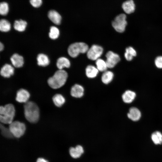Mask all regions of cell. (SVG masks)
<instances>
[{
  "label": "cell",
  "instance_id": "obj_1",
  "mask_svg": "<svg viewBox=\"0 0 162 162\" xmlns=\"http://www.w3.org/2000/svg\"><path fill=\"white\" fill-rule=\"evenodd\" d=\"M24 113L26 119L31 123L38 122L40 112L37 105L32 101H28L24 105Z\"/></svg>",
  "mask_w": 162,
  "mask_h": 162
},
{
  "label": "cell",
  "instance_id": "obj_2",
  "mask_svg": "<svg viewBox=\"0 0 162 162\" xmlns=\"http://www.w3.org/2000/svg\"><path fill=\"white\" fill-rule=\"evenodd\" d=\"M68 74L64 70H59L54 75L49 78L47 82L49 85L52 88L56 89L63 86L65 83Z\"/></svg>",
  "mask_w": 162,
  "mask_h": 162
},
{
  "label": "cell",
  "instance_id": "obj_3",
  "mask_svg": "<svg viewBox=\"0 0 162 162\" xmlns=\"http://www.w3.org/2000/svg\"><path fill=\"white\" fill-rule=\"evenodd\" d=\"M15 109L12 104H8L0 107V120L2 123L10 124L13 122Z\"/></svg>",
  "mask_w": 162,
  "mask_h": 162
},
{
  "label": "cell",
  "instance_id": "obj_4",
  "mask_svg": "<svg viewBox=\"0 0 162 162\" xmlns=\"http://www.w3.org/2000/svg\"><path fill=\"white\" fill-rule=\"evenodd\" d=\"M89 47L86 44L82 42H76L70 44L68 48L69 55L72 57H77L80 53L87 52Z\"/></svg>",
  "mask_w": 162,
  "mask_h": 162
},
{
  "label": "cell",
  "instance_id": "obj_5",
  "mask_svg": "<svg viewBox=\"0 0 162 162\" xmlns=\"http://www.w3.org/2000/svg\"><path fill=\"white\" fill-rule=\"evenodd\" d=\"M9 128L13 136L16 138L22 136L26 130L25 124L18 121H13L9 124Z\"/></svg>",
  "mask_w": 162,
  "mask_h": 162
},
{
  "label": "cell",
  "instance_id": "obj_6",
  "mask_svg": "<svg viewBox=\"0 0 162 162\" xmlns=\"http://www.w3.org/2000/svg\"><path fill=\"white\" fill-rule=\"evenodd\" d=\"M126 15L124 14H121L117 15L112 22V26L118 32L122 33L125 29L127 24Z\"/></svg>",
  "mask_w": 162,
  "mask_h": 162
},
{
  "label": "cell",
  "instance_id": "obj_7",
  "mask_svg": "<svg viewBox=\"0 0 162 162\" xmlns=\"http://www.w3.org/2000/svg\"><path fill=\"white\" fill-rule=\"evenodd\" d=\"M103 52V49L100 46L93 45L89 48L87 52L88 58L92 60H96L100 58Z\"/></svg>",
  "mask_w": 162,
  "mask_h": 162
},
{
  "label": "cell",
  "instance_id": "obj_8",
  "mask_svg": "<svg viewBox=\"0 0 162 162\" xmlns=\"http://www.w3.org/2000/svg\"><path fill=\"white\" fill-rule=\"evenodd\" d=\"M106 62L109 68H111L114 67L120 60L119 55L112 51L108 52L106 54Z\"/></svg>",
  "mask_w": 162,
  "mask_h": 162
},
{
  "label": "cell",
  "instance_id": "obj_9",
  "mask_svg": "<svg viewBox=\"0 0 162 162\" xmlns=\"http://www.w3.org/2000/svg\"><path fill=\"white\" fill-rule=\"evenodd\" d=\"M30 96L29 92L27 90L21 88L17 92L16 100L18 102L26 103L28 102Z\"/></svg>",
  "mask_w": 162,
  "mask_h": 162
},
{
  "label": "cell",
  "instance_id": "obj_10",
  "mask_svg": "<svg viewBox=\"0 0 162 162\" xmlns=\"http://www.w3.org/2000/svg\"><path fill=\"white\" fill-rule=\"evenodd\" d=\"M122 8L125 13L130 14L135 11L136 5L133 0H127L123 3Z\"/></svg>",
  "mask_w": 162,
  "mask_h": 162
},
{
  "label": "cell",
  "instance_id": "obj_11",
  "mask_svg": "<svg viewBox=\"0 0 162 162\" xmlns=\"http://www.w3.org/2000/svg\"><path fill=\"white\" fill-rule=\"evenodd\" d=\"M84 92V88L81 86L76 84L71 88L70 94L71 95L74 97L80 98L83 95Z\"/></svg>",
  "mask_w": 162,
  "mask_h": 162
},
{
  "label": "cell",
  "instance_id": "obj_12",
  "mask_svg": "<svg viewBox=\"0 0 162 162\" xmlns=\"http://www.w3.org/2000/svg\"><path fill=\"white\" fill-rule=\"evenodd\" d=\"M14 73V69L10 64H6L1 68L0 71L1 75L5 78H9Z\"/></svg>",
  "mask_w": 162,
  "mask_h": 162
},
{
  "label": "cell",
  "instance_id": "obj_13",
  "mask_svg": "<svg viewBox=\"0 0 162 162\" xmlns=\"http://www.w3.org/2000/svg\"><path fill=\"white\" fill-rule=\"evenodd\" d=\"M127 116L131 120L136 121L139 120L141 117V113L140 110L135 107H132L129 110Z\"/></svg>",
  "mask_w": 162,
  "mask_h": 162
},
{
  "label": "cell",
  "instance_id": "obj_14",
  "mask_svg": "<svg viewBox=\"0 0 162 162\" xmlns=\"http://www.w3.org/2000/svg\"><path fill=\"white\" fill-rule=\"evenodd\" d=\"M10 60L13 65L16 68L22 67L24 63L23 57L17 53L13 55L10 58Z\"/></svg>",
  "mask_w": 162,
  "mask_h": 162
},
{
  "label": "cell",
  "instance_id": "obj_15",
  "mask_svg": "<svg viewBox=\"0 0 162 162\" xmlns=\"http://www.w3.org/2000/svg\"><path fill=\"white\" fill-rule=\"evenodd\" d=\"M49 19L54 24L58 25L61 22L62 17L60 14L55 10H51L48 13Z\"/></svg>",
  "mask_w": 162,
  "mask_h": 162
},
{
  "label": "cell",
  "instance_id": "obj_16",
  "mask_svg": "<svg viewBox=\"0 0 162 162\" xmlns=\"http://www.w3.org/2000/svg\"><path fill=\"white\" fill-rule=\"evenodd\" d=\"M136 96L135 93L132 91H126L122 95V99L123 101L126 103H130L134 99Z\"/></svg>",
  "mask_w": 162,
  "mask_h": 162
},
{
  "label": "cell",
  "instance_id": "obj_17",
  "mask_svg": "<svg viewBox=\"0 0 162 162\" xmlns=\"http://www.w3.org/2000/svg\"><path fill=\"white\" fill-rule=\"evenodd\" d=\"M70 61L64 57L58 58L57 61L56 66L59 70H62L64 68H68L70 66Z\"/></svg>",
  "mask_w": 162,
  "mask_h": 162
},
{
  "label": "cell",
  "instance_id": "obj_18",
  "mask_svg": "<svg viewBox=\"0 0 162 162\" xmlns=\"http://www.w3.org/2000/svg\"><path fill=\"white\" fill-rule=\"evenodd\" d=\"M98 71L97 68L92 65H88L86 69V75L89 78H94L96 77Z\"/></svg>",
  "mask_w": 162,
  "mask_h": 162
},
{
  "label": "cell",
  "instance_id": "obj_19",
  "mask_svg": "<svg viewBox=\"0 0 162 162\" xmlns=\"http://www.w3.org/2000/svg\"><path fill=\"white\" fill-rule=\"evenodd\" d=\"M37 59L38 64L39 66L45 67L49 64V59L48 57L44 54H38Z\"/></svg>",
  "mask_w": 162,
  "mask_h": 162
},
{
  "label": "cell",
  "instance_id": "obj_20",
  "mask_svg": "<svg viewBox=\"0 0 162 162\" xmlns=\"http://www.w3.org/2000/svg\"><path fill=\"white\" fill-rule=\"evenodd\" d=\"M136 50L132 47L129 46L126 49L124 56L127 60L130 61L136 55Z\"/></svg>",
  "mask_w": 162,
  "mask_h": 162
},
{
  "label": "cell",
  "instance_id": "obj_21",
  "mask_svg": "<svg viewBox=\"0 0 162 162\" xmlns=\"http://www.w3.org/2000/svg\"><path fill=\"white\" fill-rule=\"evenodd\" d=\"M27 22L22 20H16L14 23V27L16 30L20 32L24 31L26 29Z\"/></svg>",
  "mask_w": 162,
  "mask_h": 162
},
{
  "label": "cell",
  "instance_id": "obj_22",
  "mask_svg": "<svg viewBox=\"0 0 162 162\" xmlns=\"http://www.w3.org/2000/svg\"><path fill=\"white\" fill-rule=\"evenodd\" d=\"M114 76L113 73L110 71L104 72L101 76V80L103 83L108 84L112 80Z\"/></svg>",
  "mask_w": 162,
  "mask_h": 162
},
{
  "label": "cell",
  "instance_id": "obj_23",
  "mask_svg": "<svg viewBox=\"0 0 162 162\" xmlns=\"http://www.w3.org/2000/svg\"><path fill=\"white\" fill-rule=\"evenodd\" d=\"M151 139L155 145L162 144V134L160 131H157L154 132L151 135Z\"/></svg>",
  "mask_w": 162,
  "mask_h": 162
},
{
  "label": "cell",
  "instance_id": "obj_24",
  "mask_svg": "<svg viewBox=\"0 0 162 162\" xmlns=\"http://www.w3.org/2000/svg\"><path fill=\"white\" fill-rule=\"evenodd\" d=\"M52 100L54 104L57 106L60 107L65 103V99L61 94H56L52 97Z\"/></svg>",
  "mask_w": 162,
  "mask_h": 162
},
{
  "label": "cell",
  "instance_id": "obj_25",
  "mask_svg": "<svg viewBox=\"0 0 162 162\" xmlns=\"http://www.w3.org/2000/svg\"><path fill=\"white\" fill-rule=\"evenodd\" d=\"M95 64L99 71L104 72L106 71L108 68L106 62L101 58H99L97 60Z\"/></svg>",
  "mask_w": 162,
  "mask_h": 162
},
{
  "label": "cell",
  "instance_id": "obj_26",
  "mask_svg": "<svg viewBox=\"0 0 162 162\" xmlns=\"http://www.w3.org/2000/svg\"><path fill=\"white\" fill-rule=\"evenodd\" d=\"M11 28L10 23L5 19H2L0 22V29L2 32H7Z\"/></svg>",
  "mask_w": 162,
  "mask_h": 162
},
{
  "label": "cell",
  "instance_id": "obj_27",
  "mask_svg": "<svg viewBox=\"0 0 162 162\" xmlns=\"http://www.w3.org/2000/svg\"><path fill=\"white\" fill-rule=\"evenodd\" d=\"M59 35V31L56 27L52 26L50 28L49 33L50 38L52 39H57Z\"/></svg>",
  "mask_w": 162,
  "mask_h": 162
},
{
  "label": "cell",
  "instance_id": "obj_28",
  "mask_svg": "<svg viewBox=\"0 0 162 162\" xmlns=\"http://www.w3.org/2000/svg\"><path fill=\"white\" fill-rule=\"evenodd\" d=\"M0 129L2 135L7 137L12 138L13 136L9 128H7L0 124Z\"/></svg>",
  "mask_w": 162,
  "mask_h": 162
},
{
  "label": "cell",
  "instance_id": "obj_29",
  "mask_svg": "<svg viewBox=\"0 0 162 162\" xmlns=\"http://www.w3.org/2000/svg\"><path fill=\"white\" fill-rule=\"evenodd\" d=\"M9 8L8 4L5 2H2L0 4V14L1 15L5 16L8 12Z\"/></svg>",
  "mask_w": 162,
  "mask_h": 162
},
{
  "label": "cell",
  "instance_id": "obj_30",
  "mask_svg": "<svg viewBox=\"0 0 162 162\" xmlns=\"http://www.w3.org/2000/svg\"><path fill=\"white\" fill-rule=\"evenodd\" d=\"M69 153L72 157L74 158H80L82 155L77 150L75 147H71L69 149Z\"/></svg>",
  "mask_w": 162,
  "mask_h": 162
},
{
  "label": "cell",
  "instance_id": "obj_31",
  "mask_svg": "<svg viewBox=\"0 0 162 162\" xmlns=\"http://www.w3.org/2000/svg\"><path fill=\"white\" fill-rule=\"evenodd\" d=\"M154 64L156 67L160 69L162 68V56L157 57L154 60Z\"/></svg>",
  "mask_w": 162,
  "mask_h": 162
},
{
  "label": "cell",
  "instance_id": "obj_32",
  "mask_svg": "<svg viewBox=\"0 0 162 162\" xmlns=\"http://www.w3.org/2000/svg\"><path fill=\"white\" fill-rule=\"evenodd\" d=\"M31 4L35 8H38L41 4L42 0H30Z\"/></svg>",
  "mask_w": 162,
  "mask_h": 162
},
{
  "label": "cell",
  "instance_id": "obj_33",
  "mask_svg": "<svg viewBox=\"0 0 162 162\" xmlns=\"http://www.w3.org/2000/svg\"><path fill=\"white\" fill-rule=\"evenodd\" d=\"M78 152L81 154L84 152V151L83 148L82 146L80 145H77L75 147Z\"/></svg>",
  "mask_w": 162,
  "mask_h": 162
},
{
  "label": "cell",
  "instance_id": "obj_34",
  "mask_svg": "<svg viewBox=\"0 0 162 162\" xmlns=\"http://www.w3.org/2000/svg\"><path fill=\"white\" fill-rule=\"evenodd\" d=\"M36 162H49V161L43 158H39L37 159Z\"/></svg>",
  "mask_w": 162,
  "mask_h": 162
},
{
  "label": "cell",
  "instance_id": "obj_35",
  "mask_svg": "<svg viewBox=\"0 0 162 162\" xmlns=\"http://www.w3.org/2000/svg\"><path fill=\"white\" fill-rule=\"evenodd\" d=\"M4 47L3 44L1 42L0 44V50L1 51L3 49Z\"/></svg>",
  "mask_w": 162,
  "mask_h": 162
}]
</instances>
